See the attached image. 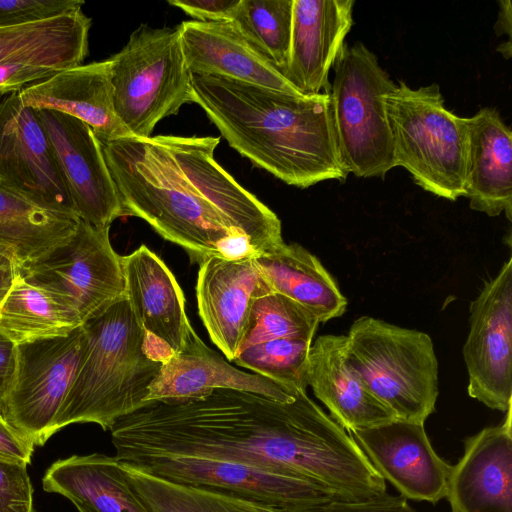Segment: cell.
Here are the masks:
<instances>
[{
    "label": "cell",
    "instance_id": "1",
    "mask_svg": "<svg viewBox=\"0 0 512 512\" xmlns=\"http://www.w3.org/2000/svg\"><path fill=\"white\" fill-rule=\"evenodd\" d=\"M110 431L119 461L137 455L228 460L309 480L340 501L386 492L350 433L302 390L290 402L234 389L150 401Z\"/></svg>",
    "mask_w": 512,
    "mask_h": 512
},
{
    "label": "cell",
    "instance_id": "2",
    "mask_svg": "<svg viewBox=\"0 0 512 512\" xmlns=\"http://www.w3.org/2000/svg\"><path fill=\"white\" fill-rule=\"evenodd\" d=\"M192 100L240 155L290 186L346 180L329 93L294 95L226 77L191 75Z\"/></svg>",
    "mask_w": 512,
    "mask_h": 512
},
{
    "label": "cell",
    "instance_id": "3",
    "mask_svg": "<svg viewBox=\"0 0 512 512\" xmlns=\"http://www.w3.org/2000/svg\"><path fill=\"white\" fill-rule=\"evenodd\" d=\"M102 145L123 216L141 218L161 237L182 247L193 262L226 257L230 243L243 237L152 137H129Z\"/></svg>",
    "mask_w": 512,
    "mask_h": 512
},
{
    "label": "cell",
    "instance_id": "4",
    "mask_svg": "<svg viewBox=\"0 0 512 512\" xmlns=\"http://www.w3.org/2000/svg\"><path fill=\"white\" fill-rule=\"evenodd\" d=\"M87 346L74 382L58 411L51 435L74 423L103 430L148 402L161 363L145 348V333L120 297L83 324Z\"/></svg>",
    "mask_w": 512,
    "mask_h": 512
},
{
    "label": "cell",
    "instance_id": "5",
    "mask_svg": "<svg viewBox=\"0 0 512 512\" xmlns=\"http://www.w3.org/2000/svg\"><path fill=\"white\" fill-rule=\"evenodd\" d=\"M385 105L397 166L438 197L455 201L465 196L466 118L445 107L439 85L413 89L399 81L386 95Z\"/></svg>",
    "mask_w": 512,
    "mask_h": 512
},
{
    "label": "cell",
    "instance_id": "6",
    "mask_svg": "<svg viewBox=\"0 0 512 512\" xmlns=\"http://www.w3.org/2000/svg\"><path fill=\"white\" fill-rule=\"evenodd\" d=\"M349 360L369 391L396 420L425 423L438 396V362L430 336L380 319H356Z\"/></svg>",
    "mask_w": 512,
    "mask_h": 512
},
{
    "label": "cell",
    "instance_id": "7",
    "mask_svg": "<svg viewBox=\"0 0 512 512\" xmlns=\"http://www.w3.org/2000/svg\"><path fill=\"white\" fill-rule=\"evenodd\" d=\"M329 96L339 154L356 177L384 178L397 167L385 97L395 87L363 43H344L333 65Z\"/></svg>",
    "mask_w": 512,
    "mask_h": 512
},
{
    "label": "cell",
    "instance_id": "8",
    "mask_svg": "<svg viewBox=\"0 0 512 512\" xmlns=\"http://www.w3.org/2000/svg\"><path fill=\"white\" fill-rule=\"evenodd\" d=\"M109 61L115 112L133 137L151 138L162 119L193 103L177 26L141 24Z\"/></svg>",
    "mask_w": 512,
    "mask_h": 512
},
{
    "label": "cell",
    "instance_id": "9",
    "mask_svg": "<svg viewBox=\"0 0 512 512\" xmlns=\"http://www.w3.org/2000/svg\"><path fill=\"white\" fill-rule=\"evenodd\" d=\"M120 462L170 482L232 494L279 512H315L339 500L309 480L228 460L185 455H137Z\"/></svg>",
    "mask_w": 512,
    "mask_h": 512
},
{
    "label": "cell",
    "instance_id": "10",
    "mask_svg": "<svg viewBox=\"0 0 512 512\" xmlns=\"http://www.w3.org/2000/svg\"><path fill=\"white\" fill-rule=\"evenodd\" d=\"M83 325L66 336L17 345V362L6 421L42 446L74 382L86 352Z\"/></svg>",
    "mask_w": 512,
    "mask_h": 512
},
{
    "label": "cell",
    "instance_id": "11",
    "mask_svg": "<svg viewBox=\"0 0 512 512\" xmlns=\"http://www.w3.org/2000/svg\"><path fill=\"white\" fill-rule=\"evenodd\" d=\"M18 270L66 300L83 323L124 296L121 256L111 246L109 228L82 220L68 240Z\"/></svg>",
    "mask_w": 512,
    "mask_h": 512
},
{
    "label": "cell",
    "instance_id": "12",
    "mask_svg": "<svg viewBox=\"0 0 512 512\" xmlns=\"http://www.w3.org/2000/svg\"><path fill=\"white\" fill-rule=\"evenodd\" d=\"M468 394L491 409L512 404V259L486 282L470 305V329L463 346Z\"/></svg>",
    "mask_w": 512,
    "mask_h": 512
},
{
    "label": "cell",
    "instance_id": "13",
    "mask_svg": "<svg viewBox=\"0 0 512 512\" xmlns=\"http://www.w3.org/2000/svg\"><path fill=\"white\" fill-rule=\"evenodd\" d=\"M152 138L171 154L200 195L247 240L253 256L284 243L277 215L216 162L218 137Z\"/></svg>",
    "mask_w": 512,
    "mask_h": 512
},
{
    "label": "cell",
    "instance_id": "14",
    "mask_svg": "<svg viewBox=\"0 0 512 512\" xmlns=\"http://www.w3.org/2000/svg\"><path fill=\"white\" fill-rule=\"evenodd\" d=\"M37 113L75 214L97 228H110L123 211L102 143L77 118L53 110Z\"/></svg>",
    "mask_w": 512,
    "mask_h": 512
},
{
    "label": "cell",
    "instance_id": "15",
    "mask_svg": "<svg viewBox=\"0 0 512 512\" xmlns=\"http://www.w3.org/2000/svg\"><path fill=\"white\" fill-rule=\"evenodd\" d=\"M349 433L400 495L432 504L446 498L452 465L435 452L423 423L392 420Z\"/></svg>",
    "mask_w": 512,
    "mask_h": 512
},
{
    "label": "cell",
    "instance_id": "16",
    "mask_svg": "<svg viewBox=\"0 0 512 512\" xmlns=\"http://www.w3.org/2000/svg\"><path fill=\"white\" fill-rule=\"evenodd\" d=\"M0 181L75 214L37 110L18 93L0 96Z\"/></svg>",
    "mask_w": 512,
    "mask_h": 512
},
{
    "label": "cell",
    "instance_id": "17",
    "mask_svg": "<svg viewBox=\"0 0 512 512\" xmlns=\"http://www.w3.org/2000/svg\"><path fill=\"white\" fill-rule=\"evenodd\" d=\"M124 295L145 333L148 355L159 362L179 352L192 329L174 275L147 246L121 256Z\"/></svg>",
    "mask_w": 512,
    "mask_h": 512
},
{
    "label": "cell",
    "instance_id": "18",
    "mask_svg": "<svg viewBox=\"0 0 512 512\" xmlns=\"http://www.w3.org/2000/svg\"><path fill=\"white\" fill-rule=\"evenodd\" d=\"M270 292L253 256H211L199 264V316L210 339L229 361L240 351L255 301Z\"/></svg>",
    "mask_w": 512,
    "mask_h": 512
},
{
    "label": "cell",
    "instance_id": "19",
    "mask_svg": "<svg viewBox=\"0 0 512 512\" xmlns=\"http://www.w3.org/2000/svg\"><path fill=\"white\" fill-rule=\"evenodd\" d=\"M216 389L248 391L282 402L294 400L300 391L237 369L209 348L192 328L184 347L161 363L146 401L199 399Z\"/></svg>",
    "mask_w": 512,
    "mask_h": 512
},
{
    "label": "cell",
    "instance_id": "20",
    "mask_svg": "<svg viewBox=\"0 0 512 512\" xmlns=\"http://www.w3.org/2000/svg\"><path fill=\"white\" fill-rule=\"evenodd\" d=\"M504 421L465 439L446 499L459 512H512L511 408Z\"/></svg>",
    "mask_w": 512,
    "mask_h": 512
},
{
    "label": "cell",
    "instance_id": "21",
    "mask_svg": "<svg viewBox=\"0 0 512 512\" xmlns=\"http://www.w3.org/2000/svg\"><path fill=\"white\" fill-rule=\"evenodd\" d=\"M353 0H293L284 77L303 95L329 92L328 76L353 24Z\"/></svg>",
    "mask_w": 512,
    "mask_h": 512
},
{
    "label": "cell",
    "instance_id": "22",
    "mask_svg": "<svg viewBox=\"0 0 512 512\" xmlns=\"http://www.w3.org/2000/svg\"><path fill=\"white\" fill-rule=\"evenodd\" d=\"M177 28L191 75L221 76L303 95L252 45L234 21L189 20Z\"/></svg>",
    "mask_w": 512,
    "mask_h": 512
},
{
    "label": "cell",
    "instance_id": "23",
    "mask_svg": "<svg viewBox=\"0 0 512 512\" xmlns=\"http://www.w3.org/2000/svg\"><path fill=\"white\" fill-rule=\"evenodd\" d=\"M18 94L35 110H53L81 120L102 144L133 137L115 112L109 59L66 69Z\"/></svg>",
    "mask_w": 512,
    "mask_h": 512
},
{
    "label": "cell",
    "instance_id": "24",
    "mask_svg": "<svg viewBox=\"0 0 512 512\" xmlns=\"http://www.w3.org/2000/svg\"><path fill=\"white\" fill-rule=\"evenodd\" d=\"M306 378L330 417L348 432L396 420L352 366L345 335H322L311 344Z\"/></svg>",
    "mask_w": 512,
    "mask_h": 512
},
{
    "label": "cell",
    "instance_id": "25",
    "mask_svg": "<svg viewBox=\"0 0 512 512\" xmlns=\"http://www.w3.org/2000/svg\"><path fill=\"white\" fill-rule=\"evenodd\" d=\"M468 160L465 197L471 209L494 217L512 216V134L495 108L466 118Z\"/></svg>",
    "mask_w": 512,
    "mask_h": 512
},
{
    "label": "cell",
    "instance_id": "26",
    "mask_svg": "<svg viewBox=\"0 0 512 512\" xmlns=\"http://www.w3.org/2000/svg\"><path fill=\"white\" fill-rule=\"evenodd\" d=\"M47 492L95 512H152L129 483L121 462L103 454L74 455L54 462L43 477Z\"/></svg>",
    "mask_w": 512,
    "mask_h": 512
},
{
    "label": "cell",
    "instance_id": "27",
    "mask_svg": "<svg viewBox=\"0 0 512 512\" xmlns=\"http://www.w3.org/2000/svg\"><path fill=\"white\" fill-rule=\"evenodd\" d=\"M253 260L272 292L296 302L319 323L340 317L347 300L321 262L297 243L285 242L254 255Z\"/></svg>",
    "mask_w": 512,
    "mask_h": 512
},
{
    "label": "cell",
    "instance_id": "28",
    "mask_svg": "<svg viewBox=\"0 0 512 512\" xmlns=\"http://www.w3.org/2000/svg\"><path fill=\"white\" fill-rule=\"evenodd\" d=\"M79 220L72 212L42 204L0 181V246L20 268L68 240Z\"/></svg>",
    "mask_w": 512,
    "mask_h": 512
},
{
    "label": "cell",
    "instance_id": "29",
    "mask_svg": "<svg viewBox=\"0 0 512 512\" xmlns=\"http://www.w3.org/2000/svg\"><path fill=\"white\" fill-rule=\"evenodd\" d=\"M82 324L66 300L15 270L0 302V331L16 345L66 336Z\"/></svg>",
    "mask_w": 512,
    "mask_h": 512
},
{
    "label": "cell",
    "instance_id": "30",
    "mask_svg": "<svg viewBox=\"0 0 512 512\" xmlns=\"http://www.w3.org/2000/svg\"><path fill=\"white\" fill-rule=\"evenodd\" d=\"M90 28L24 47L0 61V96L18 93L66 69L88 55Z\"/></svg>",
    "mask_w": 512,
    "mask_h": 512
},
{
    "label": "cell",
    "instance_id": "31",
    "mask_svg": "<svg viewBox=\"0 0 512 512\" xmlns=\"http://www.w3.org/2000/svg\"><path fill=\"white\" fill-rule=\"evenodd\" d=\"M127 479L152 512H279L232 494L170 482L124 463Z\"/></svg>",
    "mask_w": 512,
    "mask_h": 512
},
{
    "label": "cell",
    "instance_id": "32",
    "mask_svg": "<svg viewBox=\"0 0 512 512\" xmlns=\"http://www.w3.org/2000/svg\"><path fill=\"white\" fill-rule=\"evenodd\" d=\"M292 17L293 0H240L234 22L283 74L289 59Z\"/></svg>",
    "mask_w": 512,
    "mask_h": 512
},
{
    "label": "cell",
    "instance_id": "33",
    "mask_svg": "<svg viewBox=\"0 0 512 512\" xmlns=\"http://www.w3.org/2000/svg\"><path fill=\"white\" fill-rule=\"evenodd\" d=\"M311 344L298 339L266 340L242 349L233 362L293 390L306 391Z\"/></svg>",
    "mask_w": 512,
    "mask_h": 512
},
{
    "label": "cell",
    "instance_id": "34",
    "mask_svg": "<svg viewBox=\"0 0 512 512\" xmlns=\"http://www.w3.org/2000/svg\"><path fill=\"white\" fill-rule=\"evenodd\" d=\"M319 324L311 313L296 302L270 292L255 301L240 351L273 339L312 341Z\"/></svg>",
    "mask_w": 512,
    "mask_h": 512
},
{
    "label": "cell",
    "instance_id": "35",
    "mask_svg": "<svg viewBox=\"0 0 512 512\" xmlns=\"http://www.w3.org/2000/svg\"><path fill=\"white\" fill-rule=\"evenodd\" d=\"M90 27L91 18L81 9L32 24L0 28V61L24 47Z\"/></svg>",
    "mask_w": 512,
    "mask_h": 512
},
{
    "label": "cell",
    "instance_id": "36",
    "mask_svg": "<svg viewBox=\"0 0 512 512\" xmlns=\"http://www.w3.org/2000/svg\"><path fill=\"white\" fill-rule=\"evenodd\" d=\"M82 0H0V28L32 24L81 10Z\"/></svg>",
    "mask_w": 512,
    "mask_h": 512
},
{
    "label": "cell",
    "instance_id": "37",
    "mask_svg": "<svg viewBox=\"0 0 512 512\" xmlns=\"http://www.w3.org/2000/svg\"><path fill=\"white\" fill-rule=\"evenodd\" d=\"M0 512H34L27 464L0 455Z\"/></svg>",
    "mask_w": 512,
    "mask_h": 512
},
{
    "label": "cell",
    "instance_id": "38",
    "mask_svg": "<svg viewBox=\"0 0 512 512\" xmlns=\"http://www.w3.org/2000/svg\"><path fill=\"white\" fill-rule=\"evenodd\" d=\"M175 6L200 22L234 21L240 0H168Z\"/></svg>",
    "mask_w": 512,
    "mask_h": 512
},
{
    "label": "cell",
    "instance_id": "39",
    "mask_svg": "<svg viewBox=\"0 0 512 512\" xmlns=\"http://www.w3.org/2000/svg\"><path fill=\"white\" fill-rule=\"evenodd\" d=\"M315 512H416L402 495L387 492L361 501L335 500Z\"/></svg>",
    "mask_w": 512,
    "mask_h": 512
},
{
    "label": "cell",
    "instance_id": "40",
    "mask_svg": "<svg viewBox=\"0 0 512 512\" xmlns=\"http://www.w3.org/2000/svg\"><path fill=\"white\" fill-rule=\"evenodd\" d=\"M16 362L17 345L0 331V417L4 420Z\"/></svg>",
    "mask_w": 512,
    "mask_h": 512
},
{
    "label": "cell",
    "instance_id": "41",
    "mask_svg": "<svg viewBox=\"0 0 512 512\" xmlns=\"http://www.w3.org/2000/svg\"><path fill=\"white\" fill-rule=\"evenodd\" d=\"M34 446L28 437L0 417V455L29 464Z\"/></svg>",
    "mask_w": 512,
    "mask_h": 512
},
{
    "label": "cell",
    "instance_id": "42",
    "mask_svg": "<svg viewBox=\"0 0 512 512\" xmlns=\"http://www.w3.org/2000/svg\"><path fill=\"white\" fill-rule=\"evenodd\" d=\"M511 1L510 0H501L499 1V13L498 19L495 23V34L497 36H501L506 33L511 40V24H512V14H511Z\"/></svg>",
    "mask_w": 512,
    "mask_h": 512
},
{
    "label": "cell",
    "instance_id": "43",
    "mask_svg": "<svg viewBox=\"0 0 512 512\" xmlns=\"http://www.w3.org/2000/svg\"><path fill=\"white\" fill-rule=\"evenodd\" d=\"M0 268L7 270H17L19 264L14 256L5 248L0 246Z\"/></svg>",
    "mask_w": 512,
    "mask_h": 512
},
{
    "label": "cell",
    "instance_id": "44",
    "mask_svg": "<svg viewBox=\"0 0 512 512\" xmlns=\"http://www.w3.org/2000/svg\"><path fill=\"white\" fill-rule=\"evenodd\" d=\"M14 272L15 270H7L0 268V302L11 284Z\"/></svg>",
    "mask_w": 512,
    "mask_h": 512
},
{
    "label": "cell",
    "instance_id": "45",
    "mask_svg": "<svg viewBox=\"0 0 512 512\" xmlns=\"http://www.w3.org/2000/svg\"><path fill=\"white\" fill-rule=\"evenodd\" d=\"M74 505L77 507V509L79 510V512H95L94 510H92L90 507H88L87 505L85 504H82V503H74Z\"/></svg>",
    "mask_w": 512,
    "mask_h": 512
},
{
    "label": "cell",
    "instance_id": "46",
    "mask_svg": "<svg viewBox=\"0 0 512 512\" xmlns=\"http://www.w3.org/2000/svg\"><path fill=\"white\" fill-rule=\"evenodd\" d=\"M452 512H459L458 510H452Z\"/></svg>",
    "mask_w": 512,
    "mask_h": 512
}]
</instances>
